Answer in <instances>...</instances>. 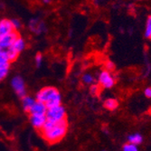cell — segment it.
Returning <instances> with one entry per match:
<instances>
[{
    "label": "cell",
    "instance_id": "cell-17",
    "mask_svg": "<svg viewBox=\"0 0 151 151\" xmlns=\"http://www.w3.org/2000/svg\"><path fill=\"white\" fill-rule=\"evenodd\" d=\"M150 35H151V15H149V16L147 17V18L144 36H145V38L148 39L149 36H150Z\"/></svg>",
    "mask_w": 151,
    "mask_h": 151
},
{
    "label": "cell",
    "instance_id": "cell-11",
    "mask_svg": "<svg viewBox=\"0 0 151 151\" xmlns=\"http://www.w3.org/2000/svg\"><path fill=\"white\" fill-rule=\"evenodd\" d=\"M103 106L106 109L109 111H113L115 109H117L119 106V102L117 99L114 98H109L106 99L103 102Z\"/></svg>",
    "mask_w": 151,
    "mask_h": 151
},
{
    "label": "cell",
    "instance_id": "cell-25",
    "mask_svg": "<svg viewBox=\"0 0 151 151\" xmlns=\"http://www.w3.org/2000/svg\"><path fill=\"white\" fill-rule=\"evenodd\" d=\"M50 1H51V0H42V2L45 3V4H48V3H50Z\"/></svg>",
    "mask_w": 151,
    "mask_h": 151
},
{
    "label": "cell",
    "instance_id": "cell-4",
    "mask_svg": "<svg viewBox=\"0 0 151 151\" xmlns=\"http://www.w3.org/2000/svg\"><path fill=\"white\" fill-rule=\"evenodd\" d=\"M98 83L104 89H112L116 84V79L112 76L111 72L103 70L98 76Z\"/></svg>",
    "mask_w": 151,
    "mask_h": 151
},
{
    "label": "cell",
    "instance_id": "cell-24",
    "mask_svg": "<svg viewBox=\"0 0 151 151\" xmlns=\"http://www.w3.org/2000/svg\"><path fill=\"white\" fill-rule=\"evenodd\" d=\"M144 95L147 99H151V87H147L144 90Z\"/></svg>",
    "mask_w": 151,
    "mask_h": 151
},
{
    "label": "cell",
    "instance_id": "cell-9",
    "mask_svg": "<svg viewBox=\"0 0 151 151\" xmlns=\"http://www.w3.org/2000/svg\"><path fill=\"white\" fill-rule=\"evenodd\" d=\"M14 31H16V30L14 29V26L12 24L11 20L2 19L0 21V37H3Z\"/></svg>",
    "mask_w": 151,
    "mask_h": 151
},
{
    "label": "cell",
    "instance_id": "cell-14",
    "mask_svg": "<svg viewBox=\"0 0 151 151\" xmlns=\"http://www.w3.org/2000/svg\"><path fill=\"white\" fill-rule=\"evenodd\" d=\"M25 42H24V40L19 35L17 39H16V41L14 42V44H13V45H12V47L15 49L17 52H18L19 53L20 52H22L24 50V48H25Z\"/></svg>",
    "mask_w": 151,
    "mask_h": 151
},
{
    "label": "cell",
    "instance_id": "cell-7",
    "mask_svg": "<svg viewBox=\"0 0 151 151\" xmlns=\"http://www.w3.org/2000/svg\"><path fill=\"white\" fill-rule=\"evenodd\" d=\"M46 120L47 119L45 115H30V121L32 126L38 130L42 129Z\"/></svg>",
    "mask_w": 151,
    "mask_h": 151
},
{
    "label": "cell",
    "instance_id": "cell-13",
    "mask_svg": "<svg viewBox=\"0 0 151 151\" xmlns=\"http://www.w3.org/2000/svg\"><path fill=\"white\" fill-rule=\"evenodd\" d=\"M144 138L142 134H140L139 132H135L133 134H130L128 136V141L130 143H133L137 146H139L143 143Z\"/></svg>",
    "mask_w": 151,
    "mask_h": 151
},
{
    "label": "cell",
    "instance_id": "cell-16",
    "mask_svg": "<svg viewBox=\"0 0 151 151\" xmlns=\"http://www.w3.org/2000/svg\"><path fill=\"white\" fill-rule=\"evenodd\" d=\"M10 61L8 60L5 52L0 51V68L3 67H9Z\"/></svg>",
    "mask_w": 151,
    "mask_h": 151
},
{
    "label": "cell",
    "instance_id": "cell-23",
    "mask_svg": "<svg viewBox=\"0 0 151 151\" xmlns=\"http://www.w3.org/2000/svg\"><path fill=\"white\" fill-rule=\"evenodd\" d=\"M43 63V55L41 53H37L35 55V63L37 67H40Z\"/></svg>",
    "mask_w": 151,
    "mask_h": 151
},
{
    "label": "cell",
    "instance_id": "cell-5",
    "mask_svg": "<svg viewBox=\"0 0 151 151\" xmlns=\"http://www.w3.org/2000/svg\"><path fill=\"white\" fill-rule=\"evenodd\" d=\"M19 36L18 33L17 31H14L3 37H0V51L6 52L8 48H10L16 39Z\"/></svg>",
    "mask_w": 151,
    "mask_h": 151
},
{
    "label": "cell",
    "instance_id": "cell-2",
    "mask_svg": "<svg viewBox=\"0 0 151 151\" xmlns=\"http://www.w3.org/2000/svg\"><path fill=\"white\" fill-rule=\"evenodd\" d=\"M36 100L44 102L47 108H51L61 104L62 96L56 88L45 87L36 93Z\"/></svg>",
    "mask_w": 151,
    "mask_h": 151
},
{
    "label": "cell",
    "instance_id": "cell-12",
    "mask_svg": "<svg viewBox=\"0 0 151 151\" xmlns=\"http://www.w3.org/2000/svg\"><path fill=\"white\" fill-rule=\"evenodd\" d=\"M36 100H35L34 98L30 97V96H24V97L22 98V104H23V109L25 112H28L30 111L31 108L33 107V105L35 104Z\"/></svg>",
    "mask_w": 151,
    "mask_h": 151
},
{
    "label": "cell",
    "instance_id": "cell-18",
    "mask_svg": "<svg viewBox=\"0 0 151 151\" xmlns=\"http://www.w3.org/2000/svg\"><path fill=\"white\" fill-rule=\"evenodd\" d=\"M122 150H124V151H138L139 150V147H138V146L133 144V143L127 142L125 144H123Z\"/></svg>",
    "mask_w": 151,
    "mask_h": 151
},
{
    "label": "cell",
    "instance_id": "cell-27",
    "mask_svg": "<svg viewBox=\"0 0 151 151\" xmlns=\"http://www.w3.org/2000/svg\"><path fill=\"white\" fill-rule=\"evenodd\" d=\"M138 1H142V0H138Z\"/></svg>",
    "mask_w": 151,
    "mask_h": 151
},
{
    "label": "cell",
    "instance_id": "cell-3",
    "mask_svg": "<svg viewBox=\"0 0 151 151\" xmlns=\"http://www.w3.org/2000/svg\"><path fill=\"white\" fill-rule=\"evenodd\" d=\"M46 119L52 122H59L62 120L66 119V111L64 107L61 104L56 105L47 109V111L45 113Z\"/></svg>",
    "mask_w": 151,
    "mask_h": 151
},
{
    "label": "cell",
    "instance_id": "cell-1",
    "mask_svg": "<svg viewBox=\"0 0 151 151\" xmlns=\"http://www.w3.org/2000/svg\"><path fill=\"white\" fill-rule=\"evenodd\" d=\"M68 130V122L66 119L59 122L46 120L45 124L40 130L42 137L49 144H55L61 141Z\"/></svg>",
    "mask_w": 151,
    "mask_h": 151
},
{
    "label": "cell",
    "instance_id": "cell-15",
    "mask_svg": "<svg viewBox=\"0 0 151 151\" xmlns=\"http://www.w3.org/2000/svg\"><path fill=\"white\" fill-rule=\"evenodd\" d=\"M81 80H82V82H83V83L86 84V85H91L92 83H94V81H95L94 76L91 73H84L83 75H82Z\"/></svg>",
    "mask_w": 151,
    "mask_h": 151
},
{
    "label": "cell",
    "instance_id": "cell-22",
    "mask_svg": "<svg viewBox=\"0 0 151 151\" xmlns=\"http://www.w3.org/2000/svg\"><path fill=\"white\" fill-rule=\"evenodd\" d=\"M11 22H12V24L14 26V29H15L16 31H17V30H19L21 28L22 24L18 19H12Z\"/></svg>",
    "mask_w": 151,
    "mask_h": 151
},
{
    "label": "cell",
    "instance_id": "cell-8",
    "mask_svg": "<svg viewBox=\"0 0 151 151\" xmlns=\"http://www.w3.org/2000/svg\"><path fill=\"white\" fill-rule=\"evenodd\" d=\"M47 107L46 105L39 101H35V104L33 105V107L30 109V115H45L46 111H47Z\"/></svg>",
    "mask_w": 151,
    "mask_h": 151
},
{
    "label": "cell",
    "instance_id": "cell-21",
    "mask_svg": "<svg viewBox=\"0 0 151 151\" xmlns=\"http://www.w3.org/2000/svg\"><path fill=\"white\" fill-rule=\"evenodd\" d=\"M8 71H9V67L0 68V81H3L6 77V75L8 74Z\"/></svg>",
    "mask_w": 151,
    "mask_h": 151
},
{
    "label": "cell",
    "instance_id": "cell-19",
    "mask_svg": "<svg viewBox=\"0 0 151 151\" xmlns=\"http://www.w3.org/2000/svg\"><path fill=\"white\" fill-rule=\"evenodd\" d=\"M101 91V86L100 84H95V83H92L90 87V92L93 95V96H96L98 95L99 92Z\"/></svg>",
    "mask_w": 151,
    "mask_h": 151
},
{
    "label": "cell",
    "instance_id": "cell-10",
    "mask_svg": "<svg viewBox=\"0 0 151 151\" xmlns=\"http://www.w3.org/2000/svg\"><path fill=\"white\" fill-rule=\"evenodd\" d=\"M29 27L34 33L39 35V34L44 32L45 24L42 22H40L38 19H31L30 24H29Z\"/></svg>",
    "mask_w": 151,
    "mask_h": 151
},
{
    "label": "cell",
    "instance_id": "cell-20",
    "mask_svg": "<svg viewBox=\"0 0 151 151\" xmlns=\"http://www.w3.org/2000/svg\"><path fill=\"white\" fill-rule=\"evenodd\" d=\"M116 69V65L112 61H107L105 63V70L109 71V72H113Z\"/></svg>",
    "mask_w": 151,
    "mask_h": 151
},
{
    "label": "cell",
    "instance_id": "cell-6",
    "mask_svg": "<svg viewBox=\"0 0 151 151\" xmlns=\"http://www.w3.org/2000/svg\"><path fill=\"white\" fill-rule=\"evenodd\" d=\"M12 87L17 92V94L19 96L20 98H23L26 95V90H25V84L24 80L20 76H16L12 79Z\"/></svg>",
    "mask_w": 151,
    "mask_h": 151
},
{
    "label": "cell",
    "instance_id": "cell-26",
    "mask_svg": "<svg viewBox=\"0 0 151 151\" xmlns=\"http://www.w3.org/2000/svg\"><path fill=\"white\" fill-rule=\"evenodd\" d=\"M149 40H151V35H150V36H149V38H148Z\"/></svg>",
    "mask_w": 151,
    "mask_h": 151
}]
</instances>
